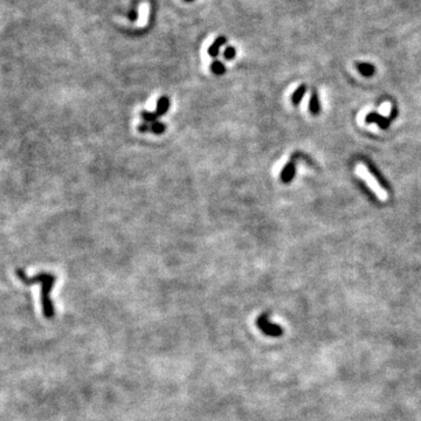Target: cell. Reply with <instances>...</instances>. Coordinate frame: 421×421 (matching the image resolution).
Listing matches in <instances>:
<instances>
[{"instance_id": "5", "label": "cell", "mask_w": 421, "mask_h": 421, "mask_svg": "<svg viewBox=\"0 0 421 421\" xmlns=\"http://www.w3.org/2000/svg\"><path fill=\"white\" fill-rule=\"evenodd\" d=\"M365 122H366V123H376L380 126L381 129H387L391 124L390 120L386 119V117L379 115V114H377V113L368 114V115L365 117Z\"/></svg>"}, {"instance_id": "10", "label": "cell", "mask_w": 421, "mask_h": 421, "mask_svg": "<svg viewBox=\"0 0 421 421\" xmlns=\"http://www.w3.org/2000/svg\"><path fill=\"white\" fill-rule=\"evenodd\" d=\"M309 110H310V113H311V115H314V116L318 115L319 110H321V104H319V99H318V95L316 93L312 94L311 97H310V101H309Z\"/></svg>"}, {"instance_id": "3", "label": "cell", "mask_w": 421, "mask_h": 421, "mask_svg": "<svg viewBox=\"0 0 421 421\" xmlns=\"http://www.w3.org/2000/svg\"><path fill=\"white\" fill-rule=\"evenodd\" d=\"M270 312H263L256 319V325L260 329V331L269 337H280L283 335V329L279 324L270 322L269 319Z\"/></svg>"}, {"instance_id": "9", "label": "cell", "mask_w": 421, "mask_h": 421, "mask_svg": "<svg viewBox=\"0 0 421 421\" xmlns=\"http://www.w3.org/2000/svg\"><path fill=\"white\" fill-rule=\"evenodd\" d=\"M305 93H306L305 84H301V86H300L298 89L294 91V94L292 95V103L294 104V106H295V107L299 106L300 102H301V101L303 100V97H304Z\"/></svg>"}, {"instance_id": "11", "label": "cell", "mask_w": 421, "mask_h": 421, "mask_svg": "<svg viewBox=\"0 0 421 421\" xmlns=\"http://www.w3.org/2000/svg\"><path fill=\"white\" fill-rule=\"evenodd\" d=\"M211 70L215 75H224L226 73V67H225V64L221 61L215 60L211 63Z\"/></svg>"}, {"instance_id": "14", "label": "cell", "mask_w": 421, "mask_h": 421, "mask_svg": "<svg viewBox=\"0 0 421 421\" xmlns=\"http://www.w3.org/2000/svg\"><path fill=\"white\" fill-rule=\"evenodd\" d=\"M237 55V50L234 47H232V46H228L226 50L224 51V59L225 60H233L234 58H236Z\"/></svg>"}, {"instance_id": "1", "label": "cell", "mask_w": 421, "mask_h": 421, "mask_svg": "<svg viewBox=\"0 0 421 421\" xmlns=\"http://www.w3.org/2000/svg\"><path fill=\"white\" fill-rule=\"evenodd\" d=\"M17 275L21 282L26 286H32L35 283L41 285V304L42 311L46 318H53L55 315V309L53 302L51 301V292L53 288L57 277L51 273H40L34 277H28L22 269H17Z\"/></svg>"}, {"instance_id": "15", "label": "cell", "mask_w": 421, "mask_h": 421, "mask_svg": "<svg viewBox=\"0 0 421 421\" xmlns=\"http://www.w3.org/2000/svg\"><path fill=\"white\" fill-rule=\"evenodd\" d=\"M138 131L139 132H142V133H145V132H149V131H151V124H149V123H142V124H139L138 125Z\"/></svg>"}, {"instance_id": "6", "label": "cell", "mask_w": 421, "mask_h": 421, "mask_svg": "<svg viewBox=\"0 0 421 421\" xmlns=\"http://www.w3.org/2000/svg\"><path fill=\"white\" fill-rule=\"evenodd\" d=\"M170 107H171V100H170V97L168 96H162L159 97L157 101V106H156V115L158 117H161L163 115H165L166 113H168V110L170 109Z\"/></svg>"}, {"instance_id": "16", "label": "cell", "mask_w": 421, "mask_h": 421, "mask_svg": "<svg viewBox=\"0 0 421 421\" xmlns=\"http://www.w3.org/2000/svg\"><path fill=\"white\" fill-rule=\"evenodd\" d=\"M185 1H187V2H191V1H193V0H185Z\"/></svg>"}, {"instance_id": "7", "label": "cell", "mask_w": 421, "mask_h": 421, "mask_svg": "<svg viewBox=\"0 0 421 421\" xmlns=\"http://www.w3.org/2000/svg\"><path fill=\"white\" fill-rule=\"evenodd\" d=\"M226 42H227L226 37H224V35H220V37H218L213 41V44L210 46V48H208V55H210L211 58H217L218 55H219L220 47L226 44Z\"/></svg>"}, {"instance_id": "12", "label": "cell", "mask_w": 421, "mask_h": 421, "mask_svg": "<svg viewBox=\"0 0 421 421\" xmlns=\"http://www.w3.org/2000/svg\"><path fill=\"white\" fill-rule=\"evenodd\" d=\"M140 117H142L143 120H144L145 123L152 124L155 123L156 120H158V116L156 115V113H151L148 112V110H143V112H140Z\"/></svg>"}, {"instance_id": "2", "label": "cell", "mask_w": 421, "mask_h": 421, "mask_svg": "<svg viewBox=\"0 0 421 421\" xmlns=\"http://www.w3.org/2000/svg\"><path fill=\"white\" fill-rule=\"evenodd\" d=\"M357 175L363 179V180L368 185V187L371 188V191L377 195L380 200H386L387 199V193L384 190V187H381V185L378 182V180L373 176L371 175V172L368 171L367 168L363 164H360L357 166Z\"/></svg>"}, {"instance_id": "13", "label": "cell", "mask_w": 421, "mask_h": 421, "mask_svg": "<svg viewBox=\"0 0 421 421\" xmlns=\"http://www.w3.org/2000/svg\"><path fill=\"white\" fill-rule=\"evenodd\" d=\"M166 130V125L164 123L159 122V120H156L155 123L151 124V132L155 133V135H163V133L165 132Z\"/></svg>"}, {"instance_id": "4", "label": "cell", "mask_w": 421, "mask_h": 421, "mask_svg": "<svg viewBox=\"0 0 421 421\" xmlns=\"http://www.w3.org/2000/svg\"><path fill=\"white\" fill-rule=\"evenodd\" d=\"M296 174V165L294 162H289L285 165V168L282 169L280 175V179L283 184H289L290 181H293L294 177Z\"/></svg>"}, {"instance_id": "8", "label": "cell", "mask_w": 421, "mask_h": 421, "mask_svg": "<svg viewBox=\"0 0 421 421\" xmlns=\"http://www.w3.org/2000/svg\"><path fill=\"white\" fill-rule=\"evenodd\" d=\"M356 68L363 76L366 77H370L376 73V67L372 63H367V62H358V63H356Z\"/></svg>"}]
</instances>
